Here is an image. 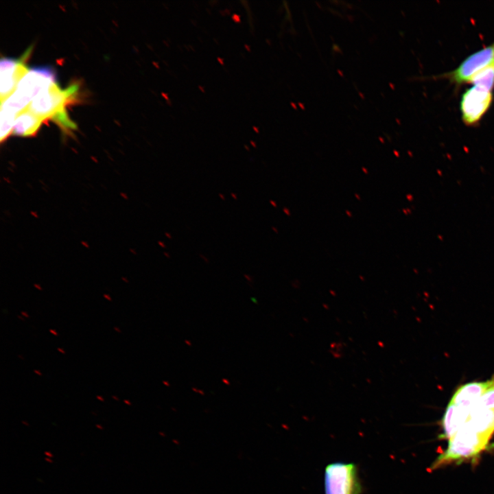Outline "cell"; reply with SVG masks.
<instances>
[{
  "mask_svg": "<svg viewBox=\"0 0 494 494\" xmlns=\"http://www.w3.org/2000/svg\"><path fill=\"white\" fill-rule=\"evenodd\" d=\"M78 86L71 84L65 89L54 83L48 88L42 90L30 102L27 109L43 121L50 118L60 126L61 128L69 132L76 128V126L69 118L65 106L75 98Z\"/></svg>",
  "mask_w": 494,
  "mask_h": 494,
  "instance_id": "obj_1",
  "label": "cell"
},
{
  "mask_svg": "<svg viewBox=\"0 0 494 494\" xmlns=\"http://www.w3.org/2000/svg\"><path fill=\"white\" fill-rule=\"evenodd\" d=\"M54 83H56V76L51 67H32L19 82L13 94L1 103V108L18 115L27 108L42 90Z\"/></svg>",
  "mask_w": 494,
  "mask_h": 494,
  "instance_id": "obj_2",
  "label": "cell"
},
{
  "mask_svg": "<svg viewBox=\"0 0 494 494\" xmlns=\"http://www.w3.org/2000/svg\"><path fill=\"white\" fill-rule=\"evenodd\" d=\"M489 440L481 436L465 423L449 440L447 448L433 463V469L477 456Z\"/></svg>",
  "mask_w": 494,
  "mask_h": 494,
  "instance_id": "obj_3",
  "label": "cell"
},
{
  "mask_svg": "<svg viewBox=\"0 0 494 494\" xmlns=\"http://www.w3.org/2000/svg\"><path fill=\"white\" fill-rule=\"evenodd\" d=\"M494 63V41L467 57L455 69L433 77L447 79L458 88L469 84L472 77Z\"/></svg>",
  "mask_w": 494,
  "mask_h": 494,
  "instance_id": "obj_4",
  "label": "cell"
},
{
  "mask_svg": "<svg viewBox=\"0 0 494 494\" xmlns=\"http://www.w3.org/2000/svg\"><path fill=\"white\" fill-rule=\"evenodd\" d=\"M325 494H358L360 490L356 467L353 464L336 462L325 471Z\"/></svg>",
  "mask_w": 494,
  "mask_h": 494,
  "instance_id": "obj_5",
  "label": "cell"
},
{
  "mask_svg": "<svg viewBox=\"0 0 494 494\" xmlns=\"http://www.w3.org/2000/svg\"><path fill=\"white\" fill-rule=\"evenodd\" d=\"M493 93L472 86L462 93L460 100L461 119L467 126H476L490 108Z\"/></svg>",
  "mask_w": 494,
  "mask_h": 494,
  "instance_id": "obj_6",
  "label": "cell"
},
{
  "mask_svg": "<svg viewBox=\"0 0 494 494\" xmlns=\"http://www.w3.org/2000/svg\"><path fill=\"white\" fill-rule=\"evenodd\" d=\"M32 51L30 47L19 59L2 58L0 62L1 103L6 100L16 91L21 80L30 69L25 64Z\"/></svg>",
  "mask_w": 494,
  "mask_h": 494,
  "instance_id": "obj_7",
  "label": "cell"
},
{
  "mask_svg": "<svg viewBox=\"0 0 494 494\" xmlns=\"http://www.w3.org/2000/svg\"><path fill=\"white\" fill-rule=\"evenodd\" d=\"M466 423L481 436L489 440L494 432V410L474 405L469 410Z\"/></svg>",
  "mask_w": 494,
  "mask_h": 494,
  "instance_id": "obj_8",
  "label": "cell"
},
{
  "mask_svg": "<svg viewBox=\"0 0 494 494\" xmlns=\"http://www.w3.org/2000/svg\"><path fill=\"white\" fill-rule=\"evenodd\" d=\"M486 382H471L461 386L454 394L450 403L466 410H470L486 389Z\"/></svg>",
  "mask_w": 494,
  "mask_h": 494,
  "instance_id": "obj_9",
  "label": "cell"
},
{
  "mask_svg": "<svg viewBox=\"0 0 494 494\" xmlns=\"http://www.w3.org/2000/svg\"><path fill=\"white\" fill-rule=\"evenodd\" d=\"M469 411L461 409L450 403L443 418L444 438L451 439L467 422Z\"/></svg>",
  "mask_w": 494,
  "mask_h": 494,
  "instance_id": "obj_10",
  "label": "cell"
},
{
  "mask_svg": "<svg viewBox=\"0 0 494 494\" xmlns=\"http://www.w3.org/2000/svg\"><path fill=\"white\" fill-rule=\"evenodd\" d=\"M43 121L26 108L18 114L12 133L21 137L32 136L37 132Z\"/></svg>",
  "mask_w": 494,
  "mask_h": 494,
  "instance_id": "obj_11",
  "label": "cell"
},
{
  "mask_svg": "<svg viewBox=\"0 0 494 494\" xmlns=\"http://www.w3.org/2000/svg\"><path fill=\"white\" fill-rule=\"evenodd\" d=\"M469 84L493 92L494 90V63L475 73Z\"/></svg>",
  "mask_w": 494,
  "mask_h": 494,
  "instance_id": "obj_12",
  "label": "cell"
},
{
  "mask_svg": "<svg viewBox=\"0 0 494 494\" xmlns=\"http://www.w3.org/2000/svg\"><path fill=\"white\" fill-rule=\"evenodd\" d=\"M1 141L3 142L12 132L15 119L18 115L1 108Z\"/></svg>",
  "mask_w": 494,
  "mask_h": 494,
  "instance_id": "obj_13",
  "label": "cell"
},
{
  "mask_svg": "<svg viewBox=\"0 0 494 494\" xmlns=\"http://www.w3.org/2000/svg\"><path fill=\"white\" fill-rule=\"evenodd\" d=\"M486 382V389L475 405L480 408L494 410V377Z\"/></svg>",
  "mask_w": 494,
  "mask_h": 494,
  "instance_id": "obj_14",
  "label": "cell"
},
{
  "mask_svg": "<svg viewBox=\"0 0 494 494\" xmlns=\"http://www.w3.org/2000/svg\"><path fill=\"white\" fill-rule=\"evenodd\" d=\"M45 455L47 456L48 458H52L53 455L50 451H45L44 452Z\"/></svg>",
  "mask_w": 494,
  "mask_h": 494,
  "instance_id": "obj_15",
  "label": "cell"
},
{
  "mask_svg": "<svg viewBox=\"0 0 494 494\" xmlns=\"http://www.w3.org/2000/svg\"><path fill=\"white\" fill-rule=\"evenodd\" d=\"M45 459V460H46L47 462H50V463L52 462V460H51L50 458L46 457Z\"/></svg>",
  "mask_w": 494,
  "mask_h": 494,
  "instance_id": "obj_16",
  "label": "cell"
},
{
  "mask_svg": "<svg viewBox=\"0 0 494 494\" xmlns=\"http://www.w3.org/2000/svg\"><path fill=\"white\" fill-rule=\"evenodd\" d=\"M95 425H96V427H97L98 429H99V430H103L102 426L100 425L99 424H96Z\"/></svg>",
  "mask_w": 494,
  "mask_h": 494,
  "instance_id": "obj_17",
  "label": "cell"
},
{
  "mask_svg": "<svg viewBox=\"0 0 494 494\" xmlns=\"http://www.w3.org/2000/svg\"><path fill=\"white\" fill-rule=\"evenodd\" d=\"M58 350L61 352L62 353H65V352L60 348H58Z\"/></svg>",
  "mask_w": 494,
  "mask_h": 494,
  "instance_id": "obj_18",
  "label": "cell"
},
{
  "mask_svg": "<svg viewBox=\"0 0 494 494\" xmlns=\"http://www.w3.org/2000/svg\"><path fill=\"white\" fill-rule=\"evenodd\" d=\"M97 398L98 399H99L101 401H104V399L102 398L101 397L97 396Z\"/></svg>",
  "mask_w": 494,
  "mask_h": 494,
  "instance_id": "obj_19",
  "label": "cell"
},
{
  "mask_svg": "<svg viewBox=\"0 0 494 494\" xmlns=\"http://www.w3.org/2000/svg\"><path fill=\"white\" fill-rule=\"evenodd\" d=\"M50 332L55 334L56 336L57 335V333L56 331H53L52 329H50Z\"/></svg>",
  "mask_w": 494,
  "mask_h": 494,
  "instance_id": "obj_20",
  "label": "cell"
},
{
  "mask_svg": "<svg viewBox=\"0 0 494 494\" xmlns=\"http://www.w3.org/2000/svg\"><path fill=\"white\" fill-rule=\"evenodd\" d=\"M34 373H36V374H38V375H41V374H40V373L39 371H37V370H34Z\"/></svg>",
  "mask_w": 494,
  "mask_h": 494,
  "instance_id": "obj_21",
  "label": "cell"
},
{
  "mask_svg": "<svg viewBox=\"0 0 494 494\" xmlns=\"http://www.w3.org/2000/svg\"><path fill=\"white\" fill-rule=\"evenodd\" d=\"M21 314H23V315L25 316L26 317H28V315H27V314H25V312H21Z\"/></svg>",
  "mask_w": 494,
  "mask_h": 494,
  "instance_id": "obj_22",
  "label": "cell"
},
{
  "mask_svg": "<svg viewBox=\"0 0 494 494\" xmlns=\"http://www.w3.org/2000/svg\"><path fill=\"white\" fill-rule=\"evenodd\" d=\"M22 423L24 424V425H28V423H27V422H25V421H22Z\"/></svg>",
  "mask_w": 494,
  "mask_h": 494,
  "instance_id": "obj_23",
  "label": "cell"
},
{
  "mask_svg": "<svg viewBox=\"0 0 494 494\" xmlns=\"http://www.w3.org/2000/svg\"><path fill=\"white\" fill-rule=\"evenodd\" d=\"M115 329L116 331H117L118 332H119V333L121 332V331L119 330V329H118L117 327H115Z\"/></svg>",
  "mask_w": 494,
  "mask_h": 494,
  "instance_id": "obj_24",
  "label": "cell"
},
{
  "mask_svg": "<svg viewBox=\"0 0 494 494\" xmlns=\"http://www.w3.org/2000/svg\"><path fill=\"white\" fill-rule=\"evenodd\" d=\"M124 402H125L126 403L128 404V405L130 404L127 400H124Z\"/></svg>",
  "mask_w": 494,
  "mask_h": 494,
  "instance_id": "obj_25",
  "label": "cell"
},
{
  "mask_svg": "<svg viewBox=\"0 0 494 494\" xmlns=\"http://www.w3.org/2000/svg\"><path fill=\"white\" fill-rule=\"evenodd\" d=\"M113 398L115 399H116L117 401H118V399H117L116 397L113 396Z\"/></svg>",
  "mask_w": 494,
  "mask_h": 494,
  "instance_id": "obj_26",
  "label": "cell"
}]
</instances>
